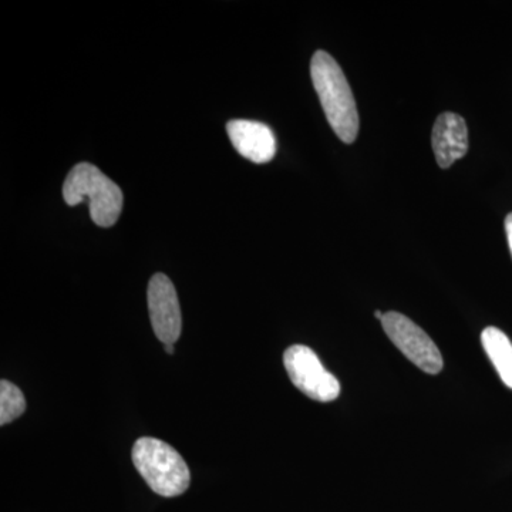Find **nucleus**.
Instances as JSON below:
<instances>
[{"instance_id":"nucleus-7","label":"nucleus","mask_w":512,"mask_h":512,"mask_svg":"<svg viewBox=\"0 0 512 512\" xmlns=\"http://www.w3.org/2000/svg\"><path fill=\"white\" fill-rule=\"evenodd\" d=\"M227 133L235 150L252 163L266 164L275 157V134L266 124L251 120H231L227 124Z\"/></svg>"},{"instance_id":"nucleus-9","label":"nucleus","mask_w":512,"mask_h":512,"mask_svg":"<svg viewBox=\"0 0 512 512\" xmlns=\"http://www.w3.org/2000/svg\"><path fill=\"white\" fill-rule=\"evenodd\" d=\"M481 343L487 356L490 357L498 376L505 386L512 389V343L503 330L493 328L484 329L481 333Z\"/></svg>"},{"instance_id":"nucleus-5","label":"nucleus","mask_w":512,"mask_h":512,"mask_svg":"<svg viewBox=\"0 0 512 512\" xmlns=\"http://www.w3.org/2000/svg\"><path fill=\"white\" fill-rule=\"evenodd\" d=\"M284 365L293 386L309 399L320 403L338 399L339 380L323 367L318 355L308 346L293 345L286 349Z\"/></svg>"},{"instance_id":"nucleus-10","label":"nucleus","mask_w":512,"mask_h":512,"mask_svg":"<svg viewBox=\"0 0 512 512\" xmlns=\"http://www.w3.org/2000/svg\"><path fill=\"white\" fill-rule=\"evenodd\" d=\"M26 410V400L22 390L15 384L2 380L0 382V424L12 423L19 419Z\"/></svg>"},{"instance_id":"nucleus-6","label":"nucleus","mask_w":512,"mask_h":512,"mask_svg":"<svg viewBox=\"0 0 512 512\" xmlns=\"http://www.w3.org/2000/svg\"><path fill=\"white\" fill-rule=\"evenodd\" d=\"M148 311L154 333L164 345H174L180 339L183 318L173 282L164 274L151 278L147 291Z\"/></svg>"},{"instance_id":"nucleus-2","label":"nucleus","mask_w":512,"mask_h":512,"mask_svg":"<svg viewBox=\"0 0 512 512\" xmlns=\"http://www.w3.org/2000/svg\"><path fill=\"white\" fill-rule=\"evenodd\" d=\"M63 197L67 205L89 201L90 217L101 228L113 227L123 210V192L96 165H74L63 185Z\"/></svg>"},{"instance_id":"nucleus-12","label":"nucleus","mask_w":512,"mask_h":512,"mask_svg":"<svg viewBox=\"0 0 512 512\" xmlns=\"http://www.w3.org/2000/svg\"><path fill=\"white\" fill-rule=\"evenodd\" d=\"M164 349L168 355H174V345H164Z\"/></svg>"},{"instance_id":"nucleus-4","label":"nucleus","mask_w":512,"mask_h":512,"mask_svg":"<svg viewBox=\"0 0 512 512\" xmlns=\"http://www.w3.org/2000/svg\"><path fill=\"white\" fill-rule=\"evenodd\" d=\"M382 326L393 345L424 373L439 375L443 370L440 349L412 319L399 312H387L384 313Z\"/></svg>"},{"instance_id":"nucleus-1","label":"nucleus","mask_w":512,"mask_h":512,"mask_svg":"<svg viewBox=\"0 0 512 512\" xmlns=\"http://www.w3.org/2000/svg\"><path fill=\"white\" fill-rule=\"evenodd\" d=\"M311 77L330 127L343 143H355L359 114L342 67L328 52L318 50L312 57Z\"/></svg>"},{"instance_id":"nucleus-11","label":"nucleus","mask_w":512,"mask_h":512,"mask_svg":"<svg viewBox=\"0 0 512 512\" xmlns=\"http://www.w3.org/2000/svg\"><path fill=\"white\" fill-rule=\"evenodd\" d=\"M505 232H507L508 245H510L512 255V212L505 218Z\"/></svg>"},{"instance_id":"nucleus-8","label":"nucleus","mask_w":512,"mask_h":512,"mask_svg":"<svg viewBox=\"0 0 512 512\" xmlns=\"http://www.w3.org/2000/svg\"><path fill=\"white\" fill-rule=\"evenodd\" d=\"M434 156L441 168H450L463 158L468 150L466 120L456 113H443L437 117L431 134Z\"/></svg>"},{"instance_id":"nucleus-3","label":"nucleus","mask_w":512,"mask_h":512,"mask_svg":"<svg viewBox=\"0 0 512 512\" xmlns=\"http://www.w3.org/2000/svg\"><path fill=\"white\" fill-rule=\"evenodd\" d=\"M133 463L148 487L161 497H177L190 487V468L175 448L153 437H141L133 447Z\"/></svg>"},{"instance_id":"nucleus-13","label":"nucleus","mask_w":512,"mask_h":512,"mask_svg":"<svg viewBox=\"0 0 512 512\" xmlns=\"http://www.w3.org/2000/svg\"><path fill=\"white\" fill-rule=\"evenodd\" d=\"M375 316H376V319H379L380 322H382V319H383V316H384V313L380 312V311H376L375 312Z\"/></svg>"}]
</instances>
